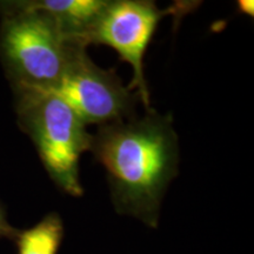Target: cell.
<instances>
[{"label":"cell","mask_w":254,"mask_h":254,"mask_svg":"<svg viewBox=\"0 0 254 254\" xmlns=\"http://www.w3.org/2000/svg\"><path fill=\"white\" fill-rule=\"evenodd\" d=\"M237 8L240 14H245L249 15L251 18H253L254 2L252 0H239V1H237Z\"/></svg>","instance_id":"9c48e42d"},{"label":"cell","mask_w":254,"mask_h":254,"mask_svg":"<svg viewBox=\"0 0 254 254\" xmlns=\"http://www.w3.org/2000/svg\"><path fill=\"white\" fill-rule=\"evenodd\" d=\"M107 0H9L0 1V15L38 9L53 15L66 33L85 43V36L103 11ZM87 46V45H86Z\"/></svg>","instance_id":"8992f818"},{"label":"cell","mask_w":254,"mask_h":254,"mask_svg":"<svg viewBox=\"0 0 254 254\" xmlns=\"http://www.w3.org/2000/svg\"><path fill=\"white\" fill-rule=\"evenodd\" d=\"M176 7L160 9L150 0H107L106 5L85 36L86 45H106L132 66L128 90L136 92L150 110V91L144 74V57L160 20Z\"/></svg>","instance_id":"277c9868"},{"label":"cell","mask_w":254,"mask_h":254,"mask_svg":"<svg viewBox=\"0 0 254 254\" xmlns=\"http://www.w3.org/2000/svg\"><path fill=\"white\" fill-rule=\"evenodd\" d=\"M12 88L18 125L36 146L50 178L66 194L81 196L79 161L92 142L86 124L56 92Z\"/></svg>","instance_id":"7a4b0ae2"},{"label":"cell","mask_w":254,"mask_h":254,"mask_svg":"<svg viewBox=\"0 0 254 254\" xmlns=\"http://www.w3.org/2000/svg\"><path fill=\"white\" fill-rule=\"evenodd\" d=\"M85 124L123 122L135 117L140 101L136 92L123 85L114 69L97 66L80 49L73 57L55 90Z\"/></svg>","instance_id":"5b68a950"},{"label":"cell","mask_w":254,"mask_h":254,"mask_svg":"<svg viewBox=\"0 0 254 254\" xmlns=\"http://www.w3.org/2000/svg\"><path fill=\"white\" fill-rule=\"evenodd\" d=\"M1 17L0 60L12 87L55 90L75 53L87 49L47 12L24 9Z\"/></svg>","instance_id":"3957f363"},{"label":"cell","mask_w":254,"mask_h":254,"mask_svg":"<svg viewBox=\"0 0 254 254\" xmlns=\"http://www.w3.org/2000/svg\"><path fill=\"white\" fill-rule=\"evenodd\" d=\"M63 239V219L51 212L34 226L19 230L13 241L18 254H58Z\"/></svg>","instance_id":"52a82bcc"},{"label":"cell","mask_w":254,"mask_h":254,"mask_svg":"<svg viewBox=\"0 0 254 254\" xmlns=\"http://www.w3.org/2000/svg\"><path fill=\"white\" fill-rule=\"evenodd\" d=\"M103 165L117 213L157 228L164 195L179 172V139L171 113L99 126L91 150Z\"/></svg>","instance_id":"6da1fadb"},{"label":"cell","mask_w":254,"mask_h":254,"mask_svg":"<svg viewBox=\"0 0 254 254\" xmlns=\"http://www.w3.org/2000/svg\"><path fill=\"white\" fill-rule=\"evenodd\" d=\"M18 231L19 230L12 226L8 222L4 205L0 202V239L5 238V239H9L13 241L15 236H17Z\"/></svg>","instance_id":"ba28073f"}]
</instances>
